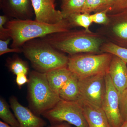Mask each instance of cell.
Here are the masks:
<instances>
[{
    "instance_id": "6da1fadb",
    "label": "cell",
    "mask_w": 127,
    "mask_h": 127,
    "mask_svg": "<svg viewBox=\"0 0 127 127\" xmlns=\"http://www.w3.org/2000/svg\"><path fill=\"white\" fill-rule=\"evenodd\" d=\"M52 46L69 55L79 53L99 54L106 39L97 32L70 30L57 32L40 38Z\"/></svg>"
},
{
    "instance_id": "7a4b0ae2",
    "label": "cell",
    "mask_w": 127,
    "mask_h": 127,
    "mask_svg": "<svg viewBox=\"0 0 127 127\" xmlns=\"http://www.w3.org/2000/svg\"><path fill=\"white\" fill-rule=\"evenodd\" d=\"M9 37L12 39L11 48H21L26 42L57 32H66L73 27L67 19L64 18L56 25H49L31 19H15L8 21L5 25Z\"/></svg>"
},
{
    "instance_id": "3957f363",
    "label": "cell",
    "mask_w": 127,
    "mask_h": 127,
    "mask_svg": "<svg viewBox=\"0 0 127 127\" xmlns=\"http://www.w3.org/2000/svg\"><path fill=\"white\" fill-rule=\"evenodd\" d=\"M22 49L25 56L39 72L46 73L57 68L67 67L68 57L41 38L27 42Z\"/></svg>"
},
{
    "instance_id": "277c9868",
    "label": "cell",
    "mask_w": 127,
    "mask_h": 127,
    "mask_svg": "<svg viewBox=\"0 0 127 127\" xmlns=\"http://www.w3.org/2000/svg\"><path fill=\"white\" fill-rule=\"evenodd\" d=\"M28 83V98L30 109L40 116L55 106L61 99L53 91L46 73L32 71Z\"/></svg>"
},
{
    "instance_id": "5b68a950",
    "label": "cell",
    "mask_w": 127,
    "mask_h": 127,
    "mask_svg": "<svg viewBox=\"0 0 127 127\" xmlns=\"http://www.w3.org/2000/svg\"><path fill=\"white\" fill-rule=\"evenodd\" d=\"M113 56L107 53L69 55L67 68L78 79L106 74L108 73Z\"/></svg>"
},
{
    "instance_id": "8992f818",
    "label": "cell",
    "mask_w": 127,
    "mask_h": 127,
    "mask_svg": "<svg viewBox=\"0 0 127 127\" xmlns=\"http://www.w3.org/2000/svg\"><path fill=\"white\" fill-rule=\"evenodd\" d=\"M51 124L66 122L76 127H89L82 109L77 101L61 100L42 115Z\"/></svg>"
},
{
    "instance_id": "52a82bcc",
    "label": "cell",
    "mask_w": 127,
    "mask_h": 127,
    "mask_svg": "<svg viewBox=\"0 0 127 127\" xmlns=\"http://www.w3.org/2000/svg\"><path fill=\"white\" fill-rule=\"evenodd\" d=\"M109 21L98 28L97 32L107 40L117 45L126 47L127 44V10L108 14Z\"/></svg>"
},
{
    "instance_id": "ba28073f",
    "label": "cell",
    "mask_w": 127,
    "mask_h": 127,
    "mask_svg": "<svg viewBox=\"0 0 127 127\" xmlns=\"http://www.w3.org/2000/svg\"><path fill=\"white\" fill-rule=\"evenodd\" d=\"M106 74H99L78 79L79 95L78 100H85L101 107L106 93Z\"/></svg>"
},
{
    "instance_id": "9c48e42d",
    "label": "cell",
    "mask_w": 127,
    "mask_h": 127,
    "mask_svg": "<svg viewBox=\"0 0 127 127\" xmlns=\"http://www.w3.org/2000/svg\"><path fill=\"white\" fill-rule=\"evenodd\" d=\"M106 91L101 108L111 127H120L124 122L119 107V93L114 86L108 73L105 76Z\"/></svg>"
},
{
    "instance_id": "30bf717a",
    "label": "cell",
    "mask_w": 127,
    "mask_h": 127,
    "mask_svg": "<svg viewBox=\"0 0 127 127\" xmlns=\"http://www.w3.org/2000/svg\"><path fill=\"white\" fill-rule=\"evenodd\" d=\"M56 0H32L37 21L49 25H56L64 19L61 11L56 9Z\"/></svg>"
},
{
    "instance_id": "8fae6325",
    "label": "cell",
    "mask_w": 127,
    "mask_h": 127,
    "mask_svg": "<svg viewBox=\"0 0 127 127\" xmlns=\"http://www.w3.org/2000/svg\"><path fill=\"white\" fill-rule=\"evenodd\" d=\"M10 106L18 120L19 127H45L47 123L30 109L24 106L14 96L9 99Z\"/></svg>"
},
{
    "instance_id": "7c38bea8",
    "label": "cell",
    "mask_w": 127,
    "mask_h": 127,
    "mask_svg": "<svg viewBox=\"0 0 127 127\" xmlns=\"http://www.w3.org/2000/svg\"><path fill=\"white\" fill-rule=\"evenodd\" d=\"M0 7L7 16L27 20L34 13L32 0H0Z\"/></svg>"
},
{
    "instance_id": "4fadbf2b",
    "label": "cell",
    "mask_w": 127,
    "mask_h": 127,
    "mask_svg": "<svg viewBox=\"0 0 127 127\" xmlns=\"http://www.w3.org/2000/svg\"><path fill=\"white\" fill-rule=\"evenodd\" d=\"M77 102L81 107L89 127H111L101 107L84 100Z\"/></svg>"
},
{
    "instance_id": "5bb4252c",
    "label": "cell",
    "mask_w": 127,
    "mask_h": 127,
    "mask_svg": "<svg viewBox=\"0 0 127 127\" xmlns=\"http://www.w3.org/2000/svg\"><path fill=\"white\" fill-rule=\"evenodd\" d=\"M108 73L119 94L127 89V63L113 55Z\"/></svg>"
},
{
    "instance_id": "9a60e30c",
    "label": "cell",
    "mask_w": 127,
    "mask_h": 127,
    "mask_svg": "<svg viewBox=\"0 0 127 127\" xmlns=\"http://www.w3.org/2000/svg\"><path fill=\"white\" fill-rule=\"evenodd\" d=\"M46 74L51 88L59 95L61 89L71 77L72 73L67 67H65L53 70Z\"/></svg>"
},
{
    "instance_id": "2e32d148",
    "label": "cell",
    "mask_w": 127,
    "mask_h": 127,
    "mask_svg": "<svg viewBox=\"0 0 127 127\" xmlns=\"http://www.w3.org/2000/svg\"><path fill=\"white\" fill-rule=\"evenodd\" d=\"M78 79L72 73L59 91V97L62 100L69 101H77L79 97Z\"/></svg>"
},
{
    "instance_id": "e0dca14e",
    "label": "cell",
    "mask_w": 127,
    "mask_h": 127,
    "mask_svg": "<svg viewBox=\"0 0 127 127\" xmlns=\"http://www.w3.org/2000/svg\"><path fill=\"white\" fill-rule=\"evenodd\" d=\"M61 8L64 18L73 14L82 13L86 0H61Z\"/></svg>"
},
{
    "instance_id": "ac0fdd59",
    "label": "cell",
    "mask_w": 127,
    "mask_h": 127,
    "mask_svg": "<svg viewBox=\"0 0 127 127\" xmlns=\"http://www.w3.org/2000/svg\"><path fill=\"white\" fill-rule=\"evenodd\" d=\"M0 118L12 127H19L18 120L10 110L8 103L2 97L0 98Z\"/></svg>"
},
{
    "instance_id": "d6986e66",
    "label": "cell",
    "mask_w": 127,
    "mask_h": 127,
    "mask_svg": "<svg viewBox=\"0 0 127 127\" xmlns=\"http://www.w3.org/2000/svg\"><path fill=\"white\" fill-rule=\"evenodd\" d=\"M68 20L73 27H80L87 31H90L89 27L93 23L91 14L79 13L73 14L65 18Z\"/></svg>"
},
{
    "instance_id": "ffe728a7",
    "label": "cell",
    "mask_w": 127,
    "mask_h": 127,
    "mask_svg": "<svg viewBox=\"0 0 127 127\" xmlns=\"http://www.w3.org/2000/svg\"><path fill=\"white\" fill-rule=\"evenodd\" d=\"M100 50L102 53H110L118 57L127 63V48L107 41L102 44Z\"/></svg>"
},
{
    "instance_id": "44dd1931",
    "label": "cell",
    "mask_w": 127,
    "mask_h": 127,
    "mask_svg": "<svg viewBox=\"0 0 127 127\" xmlns=\"http://www.w3.org/2000/svg\"><path fill=\"white\" fill-rule=\"evenodd\" d=\"M107 10V3L106 0H86L82 13L91 14Z\"/></svg>"
},
{
    "instance_id": "7402d4cb",
    "label": "cell",
    "mask_w": 127,
    "mask_h": 127,
    "mask_svg": "<svg viewBox=\"0 0 127 127\" xmlns=\"http://www.w3.org/2000/svg\"><path fill=\"white\" fill-rule=\"evenodd\" d=\"M8 66L10 71L16 76L20 73L27 75L29 71V67L26 62L18 57H15L9 60Z\"/></svg>"
},
{
    "instance_id": "603a6c76",
    "label": "cell",
    "mask_w": 127,
    "mask_h": 127,
    "mask_svg": "<svg viewBox=\"0 0 127 127\" xmlns=\"http://www.w3.org/2000/svg\"><path fill=\"white\" fill-rule=\"evenodd\" d=\"M108 5V14H118L127 9V0H106Z\"/></svg>"
},
{
    "instance_id": "cb8c5ba5",
    "label": "cell",
    "mask_w": 127,
    "mask_h": 127,
    "mask_svg": "<svg viewBox=\"0 0 127 127\" xmlns=\"http://www.w3.org/2000/svg\"><path fill=\"white\" fill-rule=\"evenodd\" d=\"M119 107L124 122H127V89L119 94Z\"/></svg>"
},
{
    "instance_id": "d4e9b609",
    "label": "cell",
    "mask_w": 127,
    "mask_h": 127,
    "mask_svg": "<svg viewBox=\"0 0 127 127\" xmlns=\"http://www.w3.org/2000/svg\"><path fill=\"white\" fill-rule=\"evenodd\" d=\"M91 17L93 23L102 25H106L109 21L107 10L91 14Z\"/></svg>"
},
{
    "instance_id": "484cf974",
    "label": "cell",
    "mask_w": 127,
    "mask_h": 127,
    "mask_svg": "<svg viewBox=\"0 0 127 127\" xmlns=\"http://www.w3.org/2000/svg\"><path fill=\"white\" fill-rule=\"evenodd\" d=\"M12 40L11 38L6 40H0V56H1L6 53L11 52H23L22 48H10L8 47V45Z\"/></svg>"
},
{
    "instance_id": "4316f807",
    "label": "cell",
    "mask_w": 127,
    "mask_h": 127,
    "mask_svg": "<svg viewBox=\"0 0 127 127\" xmlns=\"http://www.w3.org/2000/svg\"><path fill=\"white\" fill-rule=\"evenodd\" d=\"M8 16L5 15L0 16V40H6L9 37L8 31L7 28L4 27V26L5 25L8 21Z\"/></svg>"
},
{
    "instance_id": "83f0119b",
    "label": "cell",
    "mask_w": 127,
    "mask_h": 127,
    "mask_svg": "<svg viewBox=\"0 0 127 127\" xmlns=\"http://www.w3.org/2000/svg\"><path fill=\"white\" fill-rule=\"evenodd\" d=\"M16 82L19 88H21L24 84L28 83L29 78H28L27 75L24 73H20L16 75Z\"/></svg>"
},
{
    "instance_id": "f1b7e54d",
    "label": "cell",
    "mask_w": 127,
    "mask_h": 127,
    "mask_svg": "<svg viewBox=\"0 0 127 127\" xmlns=\"http://www.w3.org/2000/svg\"><path fill=\"white\" fill-rule=\"evenodd\" d=\"M47 127H72L71 124L66 122L52 124Z\"/></svg>"
},
{
    "instance_id": "f546056e",
    "label": "cell",
    "mask_w": 127,
    "mask_h": 127,
    "mask_svg": "<svg viewBox=\"0 0 127 127\" xmlns=\"http://www.w3.org/2000/svg\"><path fill=\"white\" fill-rule=\"evenodd\" d=\"M0 127H12L10 126L6 123L2 121H0Z\"/></svg>"
},
{
    "instance_id": "4dcf8cb0",
    "label": "cell",
    "mask_w": 127,
    "mask_h": 127,
    "mask_svg": "<svg viewBox=\"0 0 127 127\" xmlns=\"http://www.w3.org/2000/svg\"><path fill=\"white\" fill-rule=\"evenodd\" d=\"M120 127H127V122H124Z\"/></svg>"
},
{
    "instance_id": "1f68e13d",
    "label": "cell",
    "mask_w": 127,
    "mask_h": 127,
    "mask_svg": "<svg viewBox=\"0 0 127 127\" xmlns=\"http://www.w3.org/2000/svg\"></svg>"
}]
</instances>
